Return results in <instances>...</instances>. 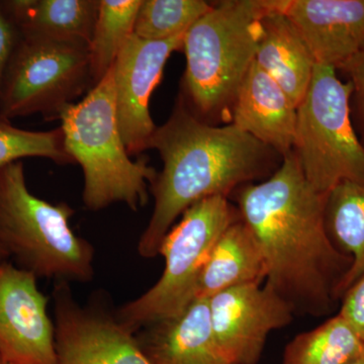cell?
Listing matches in <instances>:
<instances>
[{
  "mask_svg": "<svg viewBox=\"0 0 364 364\" xmlns=\"http://www.w3.org/2000/svg\"><path fill=\"white\" fill-rule=\"evenodd\" d=\"M233 196L264 258L265 284L294 314L334 312L352 258L332 241L326 225L328 195L309 183L294 153L264 181L241 186Z\"/></svg>",
  "mask_w": 364,
  "mask_h": 364,
  "instance_id": "1",
  "label": "cell"
},
{
  "mask_svg": "<svg viewBox=\"0 0 364 364\" xmlns=\"http://www.w3.org/2000/svg\"><path fill=\"white\" fill-rule=\"evenodd\" d=\"M149 149L157 151L163 168L150 186L154 208L136 247L143 258L159 255L163 239L191 205L210 196L229 198L241 186L269 177L282 157L233 124L198 119L179 95Z\"/></svg>",
  "mask_w": 364,
  "mask_h": 364,
  "instance_id": "2",
  "label": "cell"
},
{
  "mask_svg": "<svg viewBox=\"0 0 364 364\" xmlns=\"http://www.w3.org/2000/svg\"><path fill=\"white\" fill-rule=\"evenodd\" d=\"M282 0H225L186 33L179 97L198 119L217 124L231 116L235 98L255 61L261 20Z\"/></svg>",
  "mask_w": 364,
  "mask_h": 364,
  "instance_id": "3",
  "label": "cell"
},
{
  "mask_svg": "<svg viewBox=\"0 0 364 364\" xmlns=\"http://www.w3.org/2000/svg\"><path fill=\"white\" fill-rule=\"evenodd\" d=\"M58 119L66 149L82 168L87 210L97 212L122 203L138 212L147 205L158 172L147 159L131 160L117 124L112 70Z\"/></svg>",
  "mask_w": 364,
  "mask_h": 364,
  "instance_id": "4",
  "label": "cell"
},
{
  "mask_svg": "<svg viewBox=\"0 0 364 364\" xmlns=\"http://www.w3.org/2000/svg\"><path fill=\"white\" fill-rule=\"evenodd\" d=\"M73 215L66 203L31 193L23 162L0 170V246L16 267L37 279L91 282L95 248L70 227Z\"/></svg>",
  "mask_w": 364,
  "mask_h": 364,
  "instance_id": "5",
  "label": "cell"
},
{
  "mask_svg": "<svg viewBox=\"0 0 364 364\" xmlns=\"http://www.w3.org/2000/svg\"><path fill=\"white\" fill-rule=\"evenodd\" d=\"M238 220V208L225 196H210L191 205L163 239L161 277L146 293L117 309L119 321L136 333L186 310L196 299L200 273L215 244Z\"/></svg>",
  "mask_w": 364,
  "mask_h": 364,
  "instance_id": "6",
  "label": "cell"
},
{
  "mask_svg": "<svg viewBox=\"0 0 364 364\" xmlns=\"http://www.w3.org/2000/svg\"><path fill=\"white\" fill-rule=\"evenodd\" d=\"M350 81L316 64L296 109L293 152L314 189L328 195L342 182H364V146L352 121Z\"/></svg>",
  "mask_w": 364,
  "mask_h": 364,
  "instance_id": "7",
  "label": "cell"
},
{
  "mask_svg": "<svg viewBox=\"0 0 364 364\" xmlns=\"http://www.w3.org/2000/svg\"><path fill=\"white\" fill-rule=\"evenodd\" d=\"M92 87L87 45L21 37L0 88V116L58 119Z\"/></svg>",
  "mask_w": 364,
  "mask_h": 364,
  "instance_id": "8",
  "label": "cell"
},
{
  "mask_svg": "<svg viewBox=\"0 0 364 364\" xmlns=\"http://www.w3.org/2000/svg\"><path fill=\"white\" fill-rule=\"evenodd\" d=\"M52 299L57 364H152L104 296L81 305L69 282H56Z\"/></svg>",
  "mask_w": 364,
  "mask_h": 364,
  "instance_id": "9",
  "label": "cell"
},
{
  "mask_svg": "<svg viewBox=\"0 0 364 364\" xmlns=\"http://www.w3.org/2000/svg\"><path fill=\"white\" fill-rule=\"evenodd\" d=\"M215 340L235 364H257L270 333L293 323L291 305L263 282L234 287L208 299Z\"/></svg>",
  "mask_w": 364,
  "mask_h": 364,
  "instance_id": "10",
  "label": "cell"
},
{
  "mask_svg": "<svg viewBox=\"0 0 364 364\" xmlns=\"http://www.w3.org/2000/svg\"><path fill=\"white\" fill-rule=\"evenodd\" d=\"M37 277L6 261L0 265V359L9 364H57L49 298Z\"/></svg>",
  "mask_w": 364,
  "mask_h": 364,
  "instance_id": "11",
  "label": "cell"
},
{
  "mask_svg": "<svg viewBox=\"0 0 364 364\" xmlns=\"http://www.w3.org/2000/svg\"><path fill=\"white\" fill-rule=\"evenodd\" d=\"M183 38L184 35L166 41H149L133 35L112 68L117 124L130 156L148 150L157 127L150 114L151 95L161 81L172 53L182 51Z\"/></svg>",
  "mask_w": 364,
  "mask_h": 364,
  "instance_id": "12",
  "label": "cell"
},
{
  "mask_svg": "<svg viewBox=\"0 0 364 364\" xmlns=\"http://www.w3.org/2000/svg\"><path fill=\"white\" fill-rule=\"evenodd\" d=\"M284 13L316 64L344 71L364 54V0H286Z\"/></svg>",
  "mask_w": 364,
  "mask_h": 364,
  "instance_id": "13",
  "label": "cell"
},
{
  "mask_svg": "<svg viewBox=\"0 0 364 364\" xmlns=\"http://www.w3.org/2000/svg\"><path fill=\"white\" fill-rule=\"evenodd\" d=\"M152 364H235L215 340L208 299H196L178 315L136 332Z\"/></svg>",
  "mask_w": 364,
  "mask_h": 364,
  "instance_id": "14",
  "label": "cell"
},
{
  "mask_svg": "<svg viewBox=\"0 0 364 364\" xmlns=\"http://www.w3.org/2000/svg\"><path fill=\"white\" fill-rule=\"evenodd\" d=\"M230 121L282 158L293 152L296 107L255 61L237 93Z\"/></svg>",
  "mask_w": 364,
  "mask_h": 364,
  "instance_id": "15",
  "label": "cell"
},
{
  "mask_svg": "<svg viewBox=\"0 0 364 364\" xmlns=\"http://www.w3.org/2000/svg\"><path fill=\"white\" fill-rule=\"evenodd\" d=\"M286 0L261 20L255 63L284 90L296 109L305 97L316 66L308 46L284 14Z\"/></svg>",
  "mask_w": 364,
  "mask_h": 364,
  "instance_id": "16",
  "label": "cell"
},
{
  "mask_svg": "<svg viewBox=\"0 0 364 364\" xmlns=\"http://www.w3.org/2000/svg\"><path fill=\"white\" fill-rule=\"evenodd\" d=\"M0 7L21 38L90 47L100 0H2Z\"/></svg>",
  "mask_w": 364,
  "mask_h": 364,
  "instance_id": "17",
  "label": "cell"
},
{
  "mask_svg": "<svg viewBox=\"0 0 364 364\" xmlns=\"http://www.w3.org/2000/svg\"><path fill=\"white\" fill-rule=\"evenodd\" d=\"M265 279L267 267L259 245L240 218L215 244L200 273L196 299H210L231 287Z\"/></svg>",
  "mask_w": 364,
  "mask_h": 364,
  "instance_id": "18",
  "label": "cell"
},
{
  "mask_svg": "<svg viewBox=\"0 0 364 364\" xmlns=\"http://www.w3.org/2000/svg\"><path fill=\"white\" fill-rule=\"evenodd\" d=\"M326 225L332 241L352 258L340 287V299L364 273V182H342L326 202Z\"/></svg>",
  "mask_w": 364,
  "mask_h": 364,
  "instance_id": "19",
  "label": "cell"
},
{
  "mask_svg": "<svg viewBox=\"0 0 364 364\" xmlns=\"http://www.w3.org/2000/svg\"><path fill=\"white\" fill-rule=\"evenodd\" d=\"M364 351V343L338 314L287 345L282 364H348Z\"/></svg>",
  "mask_w": 364,
  "mask_h": 364,
  "instance_id": "20",
  "label": "cell"
},
{
  "mask_svg": "<svg viewBox=\"0 0 364 364\" xmlns=\"http://www.w3.org/2000/svg\"><path fill=\"white\" fill-rule=\"evenodd\" d=\"M142 0H100L90 47L93 86L112 70L132 36Z\"/></svg>",
  "mask_w": 364,
  "mask_h": 364,
  "instance_id": "21",
  "label": "cell"
},
{
  "mask_svg": "<svg viewBox=\"0 0 364 364\" xmlns=\"http://www.w3.org/2000/svg\"><path fill=\"white\" fill-rule=\"evenodd\" d=\"M212 6V2L203 0H142L134 35L149 41H166L186 35Z\"/></svg>",
  "mask_w": 364,
  "mask_h": 364,
  "instance_id": "22",
  "label": "cell"
},
{
  "mask_svg": "<svg viewBox=\"0 0 364 364\" xmlns=\"http://www.w3.org/2000/svg\"><path fill=\"white\" fill-rule=\"evenodd\" d=\"M32 157L46 158L59 165L74 164L60 127L45 132L23 130L0 116V170Z\"/></svg>",
  "mask_w": 364,
  "mask_h": 364,
  "instance_id": "23",
  "label": "cell"
},
{
  "mask_svg": "<svg viewBox=\"0 0 364 364\" xmlns=\"http://www.w3.org/2000/svg\"><path fill=\"white\" fill-rule=\"evenodd\" d=\"M338 315L364 343V273L342 296Z\"/></svg>",
  "mask_w": 364,
  "mask_h": 364,
  "instance_id": "24",
  "label": "cell"
},
{
  "mask_svg": "<svg viewBox=\"0 0 364 364\" xmlns=\"http://www.w3.org/2000/svg\"><path fill=\"white\" fill-rule=\"evenodd\" d=\"M343 72L348 75V81L352 85V121L360 142L364 146V54L351 62Z\"/></svg>",
  "mask_w": 364,
  "mask_h": 364,
  "instance_id": "25",
  "label": "cell"
},
{
  "mask_svg": "<svg viewBox=\"0 0 364 364\" xmlns=\"http://www.w3.org/2000/svg\"><path fill=\"white\" fill-rule=\"evenodd\" d=\"M20 40L18 28L0 7V88L9 60Z\"/></svg>",
  "mask_w": 364,
  "mask_h": 364,
  "instance_id": "26",
  "label": "cell"
},
{
  "mask_svg": "<svg viewBox=\"0 0 364 364\" xmlns=\"http://www.w3.org/2000/svg\"><path fill=\"white\" fill-rule=\"evenodd\" d=\"M6 261H9V256H7L6 251L0 246V265L4 264Z\"/></svg>",
  "mask_w": 364,
  "mask_h": 364,
  "instance_id": "27",
  "label": "cell"
},
{
  "mask_svg": "<svg viewBox=\"0 0 364 364\" xmlns=\"http://www.w3.org/2000/svg\"><path fill=\"white\" fill-rule=\"evenodd\" d=\"M348 364H364V351L358 358L354 359V360H352L351 363Z\"/></svg>",
  "mask_w": 364,
  "mask_h": 364,
  "instance_id": "28",
  "label": "cell"
},
{
  "mask_svg": "<svg viewBox=\"0 0 364 364\" xmlns=\"http://www.w3.org/2000/svg\"><path fill=\"white\" fill-rule=\"evenodd\" d=\"M0 364H9V363H6V361L1 360V359H0Z\"/></svg>",
  "mask_w": 364,
  "mask_h": 364,
  "instance_id": "29",
  "label": "cell"
}]
</instances>
